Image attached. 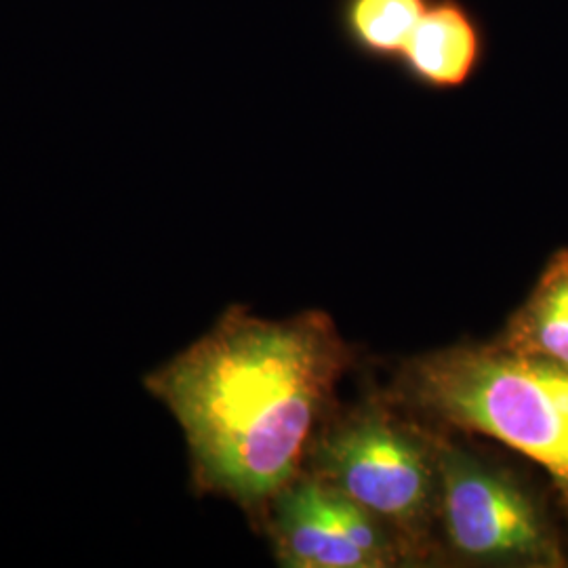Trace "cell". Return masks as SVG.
Here are the masks:
<instances>
[{"instance_id": "cell-5", "label": "cell", "mask_w": 568, "mask_h": 568, "mask_svg": "<svg viewBox=\"0 0 568 568\" xmlns=\"http://www.w3.org/2000/svg\"><path fill=\"white\" fill-rule=\"evenodd\" d=\"M272 508L270 530L284 567L377 568L396 560L384 520L316 476L295 478Z\"/></svg>"}, {"instance_id": "cell-1", "label": "cell", "mask_w": 568, "mask_h": 568, "mask_svg": "<svg viewBox=\"0 0 568 568\" xmlns=\"http://www.w3.org/2000/svg\"><path fill=\"white\" fill-rule=\"evenodd\" d=\"M345 361L321 312L265 321L232 305L143 386L182 426L194 490L257 514L297 478Z\"/></svg>"}, {"instance_id": "cell-7", "label": "cell", "mask_w": 568, "mask_h": 568, "mask_svg": "<svg viewBox=\"0 0 568 568\" xmlns=\"http://www.w3.org/2000/svg\"><path fill=\"white\" fill-rule=\"evenodd\" d=\"M504 345L568 368V251L549 262L527 304L514 316Z\"/></svg>"}, {"instance_id": "cell-4", "label": "cell", "mask_w": 568, "mask_h": 568, "mask_svg": "<svg viewBox=\"0 0 568 568\" xmlns=\"http://www.w3.org/2000/svg\"><path fill=\"white\" fill-rule=\"evenodd\" d=\"M440 506L448 541L483 562H549L548 528L527 495L508 478L457 448L438 450Z\"/></svg>"}, {"instance_id": "cell-6", "label": "cell", "mask_w": 568, "mask_h": 568, "mask_svg": "<svg viewBox=\"0 0 568 568\" xmlns=\"http://www.w3.org/2000/svg\"><path fill=\"white\" fill-rule=\"evenodd\" d=\"M488 58L485 21L464 0H432L396 60L405 79L427 91H457Z\"/></svg>"}, {"instance_id": "cell-8", "label": "cell", "mask_w": 568, "mask_h": 568, "mask_svg": "<svg viewBox=\"0 0 568 568\" xmlns=\"http://www.w3.org/2000/svg\"><path fill=\"white\" fill-rule=\"evenodd\" d=\"M432 0H339L345 44L366 61L396 63Z\"/></svg>"}, {"instance_id": "cell-3", "label": "cell", "mask_w": 568, "mask_h": 568, "mask_svg": "<svg viewBox=\"0 0 568 568\" xmlns=\"http://www.w3.org/2000/svg\"><path fill=\"white\" fill-rule=\"evenodd\" d=\"M316 478L379 520L403 530L426 525L438 483V453L426 438L377 408L331 429L314 448Z\"/></svg>"}, {"instance_id": "cell-2", "label": "cell", "mask_w": 568, "mask_h": 568, "mask_svg": "<svg viewBox=\"0 0 568 568\" xmlns=\"http://www.w3.org/2000/svg\"><path fill=\"white\" fill-rule=\"evenodd\" d=\"M406 389L450 426L490 436L568 488V368L508 345L453 347L417 361Z\"/></svg>"}]
</instances>
